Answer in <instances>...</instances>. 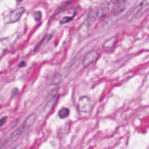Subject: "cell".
<instances>
[{
    "label": "cell",
    "instance_id": "1",
    "mask_svg": "<svg viewBox=\"0 0 149 149\" xmlns=\"http://www.w3.org/2000/svg\"><path fill=\"white\" fill-rule=\"evenodd\" d=\"M106 15V12L104 8L101 7H95L90 9L87 17L84 23L87 25L88 27L94 24L97 20L103 18Z\"/></svg>",
    "mask_w": 149,
    "mask_h": 149
},
{
    "label": "cell",
    "instance_id": "2",
    "mask_svg": "<svg viewBox=\"0 0 149 149\" xmlns=\"http://www.w3.org/2000/svg\"><path fill=\"white\" fill-rule=\"evenodd\" d=\"M149 3L148 0H143L141 3L138 5V7L134 9L130 15L129 16L130 20H133L137 18H139L142 15H143L146 13H147L148 10Z\"/></svg>",
    "mask_w": 149,
    "mask_h": 149
},
{
    "label": "cell",
    "instance_id": "3",
    "mask_svg": "<svg viewBox=\"0 0 149 149\" xmlns=\"http://www.w3.org/2000/svg\"><path fill=\"white\" fill-rule=\"evenodd\" d=\"M106 6L109 8L113 7L116 12V15L122 13V12L126 10L127 0H106Z\"/></svg>",
    "mask_w": 149,
    "mask_h": 149
},
{
    "label": "cell",
    "instance_id": "4",
    "mask_svg": "<svg viewBox=\"0 0 149 149\" xmlns=\"http://www.w3.org/2000/svg\"><path fill=\"white\" fill-rule=\"evenodd\" d=\"M25 129L22 126H20V127H18L17 129H16L11 135H10L8 138L7 139V141L4 142V143L3 144V146H1V148H8L10 147V146H11L12 144L14 143L15 141H17V140L20 138V137L21 136L22 134L25 132Z\"/></svg>",
    "mask_w": 149,
    "mask_h": 149
},
{
    "label": "cell",
    "instance_id": "5",
    "mask_svg": "<svg viewBox=\"0 0 149 149\" xmlns=\"http://www.w3.org/2000/svg\"><path fill=\"white\" fill-rule=\"evenodd\" d=\"M99 58V53L97 50H90L85 54L82 60V65L84 68H87L92 64L95 63Z\"/></svg>",
    "mask_w": 149,
    "mask_h": 149
},
{
    "label": "cell",
    "instance_id": "6",
    "mask_svg": "<svg viewBox=\"0 0 149 149\" xmlns=\"http://www.w3.org/2000/svg\"><path fill=\"white\" fill-rule=\"evenodd\" d=\"M91 100L87 96H81L78 101V109L81 113H87L91 111Z\"/></svg>",
    "mask_w": 149,
    "mask_h": 149
},
{
    "label": "cell",
    "instance_id": "7",
    "mask_svg": "<svg viewBox=\"0 0 149 149\" xmlns=\"http://www.w3.org/2000/svg\"><path fill=\"white\" fill-rule=\"evenodd\" d=\"M24 12L25 8L23 7H18V8L12 11L9 15V23H13L18 21L20 17H21L22 15L24 13Z\"/></svg>",
    "mask_w": 149,
    "mask_h": 149
},
{
    "label": "cell",
    "instance_id": "8",
    "mask_svg": "<svg viewBox=\"0 0 149 149\" xmlns=\"http://www.w3.org/2000/svg\"><path fill=\"white\" fill-rule=\"evenodd\" d=\"M58 98H59V95L57 93V92L55 93H54L53 95L51 96L50 99L47 101V103H46L45 106V111L47 113H49L52 109L55 107V104H56L57 101H58Z\"/></svg>",
    "mask_w": 149,
    "mask_h": 149
},
{
    "label": "cell",
    "instance_id": "9",
    "mask_svg": "<svg viewBox=\"0 0 149 149\" xmlns=\"http://www.w3.org/2000/svg\"><path fill=\"white\" fill-rule=\"evenodd\" d=\"M118 42V37L117 36H113V37L110 38V39H107L106 41H105L103 42V49L105 51H111L114 48V47L116 46V43Z\"/></svg>",
    "mask_w": 149,
    "mask_h": 149
},
{
    "label": "cell",
    "instance_id": "10",
    "mask_svg": "<svg viewBox=\"0 0 149 149\" xmlns=\"http://www.w3.org/2000/svg\"><path fill=\"white\" fill-rule=\"evenodd\" d=\"M10 42L7 38L0 39V58L9 49Z\"/></svg>",
    "mask_w": 149,
    "mask_h": 149
},
{
    "label": "cell",
    "instance_id": "11",
    "mask_svg": "<svg viewBox=\"0 0 149 149\" xmlns=\"http://www.w3.org/2000/svg\"><path fill=\"white\" fill-rule=\"evenodd\" d=\"M36 116L35 113H31L27 118L24 120V122H23V124L21 125V126L24 128L25 130H28L32 125L33 124V122L36 120Z\"/></svg>",
    "mask_w": 149,
    "mask_h": 149
},
{
    "label": "cell",
    "instance_id": "12",
    "mask_svg": "<svg viewBox=\"0 0 149 149\" xmlns=\"http://www.w3.org/2000/svg\"><path fill=\"white\" fill-rule=\"evenodd\" d=\"M70 113L69 109H67V108H62L59 110L58 111V116H59L61 119H65L68 116Z\"/></svg>",
    "mask_w": 149,
    "mask_h": 149
},
{
    "label": "cell",
    "instance_id": "13",
    "mask_svg": "<svg viewBox=\"0 0 149 149\" xmlns=\"http://www.w3.org/2000/svg\"><path fill=\"white\" fill-rule=\"evenodd\" d=\"M61 80H62V77H61V74H55V75L52 77V79H51L50 84H52V85H57V84H58L61 82Z\"/></svg>",
    "mask_w": 149,
    "mask_h": 149
},
{
    "label": "cell",
    "instance_id": "14",
    "mask_svg": "<svg viewBox=\"0 0 149 149\" xmlns=\"http://www.w3.org/2000/svg\"><path fill=\"white\" fill-rule=\"evenodd\" d=\"M70 3H71V1H67V2H65V3H64V4H63L62 5H61V7H60L58 9V10H57V11L55 12V14L53 15V17H55V16L56 15H58V14H59V13H61V12L63 11V10L65 9V7H66L68 5H69Z\"/></svg>",
    "mask_w": 149,
    "mask_h": 149
},
{
    "label": "cell",
    "instance_id": "15",
    "mask_svg": "<svg viewBox=\"0 0 149 149\" xmlns=\"http://www.w3.org/2000/svg\"><path fill=\"white\" fill-rule=\"evenodd\" d=\"M74 15L71 16V17H69V16H64L63 17L61 18V21H60V23H61V24H66V23L71 22V20L74 19Z\"/></svg>",
    "mask_w": 149,
    "mask_h": 149
},
{
    "label": "cell",
    "instance_id": "16",
    "mask_svg": "<svg viewBox=\"0 0 149 149\" xmlns=\"http://www.w3.org/2000/svg\"><path fill=\"white\" fill-rule=\"evenodd\" d=\"M51 37H52V36H50V35H47V36H45V37L43 38V39H42V41H41V42L39 44V45H38V46L36 47V48H35V51H36L38 49V48H39L41 46H42V44H43V42H48V41L49 40V39H51Z\"/></svg>",
    "mask_w": 149,
    "mask_h": 149
},
{
    "label": "cell",
    "instance_id": "17",
    "mask_svg": "<svg viewBox=\"0 0 149 149\" xmlns=\"http://www.w3.org/2000/svg\"><path fill=\"white\" fill-rule=\"evenodd\" d=\"M33 17L34 18V20L36 21H39V20L42 19V12L41 11H36L33 13Z\"/></svg>",
    "mask_w": 149,
    "mask_h": 149
},
{
    "label": "cell",
    "instance_id": "18",
    "mask_svg": "<svg viewBox=\"0 0 149 149\" xmlns=\"http://www.w3.org/2000/svg\"><path fill=\"white\" fill-rule=\"evenodd\" d=\"M18 94H19V90L17 88H14L13 90H12L11 95L13 97H16V96H17Z\"/></svg>",
    "mask_w": 149,
    "mask_h": 149
},
{
    "label": "cell",
    "instance_id": "19",
    "mask_svg": "<svg viewBox=\"0 0 149 149\" xmlns=\"http://www.w3.org/2000/svg\"><path fill=\"white\" fill-rule=\"evenodd\" d=\"M7 116H4V117L1 118V119H0V127L3 126V125L5 124L6 121H7Z\"/></svg>",
    "mask_w": 149,
    "mask_h": 149
},
{
    "label": "cell",
    "instance_id": "20",
    "mask_svg": "<svg viewBox=\"0 0 149 149\" xmlns=\"http://www.w3.org/2000/svg\"><path fill=\"white\" fill-rule=\"evenodd\" d=\"M26 62H25V61H22V62H20V64L18 65V67L19 68H23V67L26 66Z\"/></svg>",
    "mask_w": 149,
    "mask_h": 149
},
{
    "label": "cell",
    "instance_id": "21",
    "mask_svg": "<svg viewBox=\"0 0 149 149\" xmlns=\"http://www.w3.org/2000/svg\"><path fill=\"white\" fill-rule=\"evenodd\" d=\"M4 136V131H0V141L3 139V137Z\"/></svg>",
    "mask_w": 149,
    "mask_h": 149
},
{
    "label": "cell",
    "instance_id": "22",
    "mask_svg": "<svg viewBox=\"0 0 149 149\" xmlns=\"http://www.w3.org/2000/svg\"><path fill=\"white\" fill-rule=\"evenodd\" d=\"M16 1H17V2H20V1H23V0H16Z\"/></svg>",
    "mask_w": 149,
    "mask_h": 149
}]
</instances>
